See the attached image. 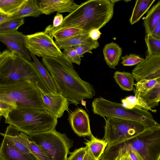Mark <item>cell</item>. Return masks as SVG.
<instances>
[{
	"instance_id": "1f68e13d",
	"label": "cell",
	"mask_w": 160,
	"mask_h": 160,
	"mask_svg": "<svg viewBox=\"0 0 160 160\" xmlns=\"http://www.w3.org/2000/svg\"><path fill=\"white\" fill-rule=\"evenodd\" d=\"M28 147L31 152L38 160H52L47 152L41 146L29 140Z\"/></svg>"
},
{
	"instance_id": "7402d4cb",
	"label": "cell",
	"mask_w": 160,
	"mask_h": 160,
	"mask_svg": "<svg viewBox=\"0 0 160 160\" xmlns=\"http://www.w3.org/2000/svg\"><path fill=\"white\" fill-rule=\"evenodd\" d=\"M138 93L140 97L150 108H155L158 106L160 101V81L151 88Z\"/></svg>"
},
{
	"instance_id": "f1b7e54d",
	"label": "cell",
	"mask_w": 160,
	"mask_h": 160,
	"mask_svg": "<svg viewBox=\"0 0 160 160\" xmlns=\"http://www.w3.org/2000/svg\"><path fill=\"white\" fill-rule=\"evenodd\" d=\"M24 23V18L7 20L0 24V34L17 30L18 28Z\"/></svg>"
},
{
	"instance_id": "f35d334b",
	"label": "cell",
	"mask_w": 160,
	"mask_h": 160,
	"mask_svg": "<svg viewBox=\"0 0 160 160\" xmlns=\"http://www.w3.org/2000/svg\"><path fill=\"white\" fill-rule=\"evenodd\" d=\"M73 47L81 58L83 57V55L85 53H92V50L93 49L92 48L84 46H78Z\"/></svg>"
},
{
	"instance_id": "ee69618b",
	"label": "cell",
	"mask_w": 160,
	"mask_h": 160,
	"mask_svg": "<svg viewBox=\"0 0 160 160\" xmlns=\"http://www.w3.org/2000/svg\"><path fill=\"white\" fill-rule=\"evenodd\" d=\"M10 53V52L8 50H5L1 52L0 55V66L5 59L9 56Z\"/></svg>"
},
{
	"instance_id": "4fadbf2b",
	"label": "cell",
	"mask_w": 160,
	"mask_h": 160,
	"mask_svg": "<svg viewBox=\"0 0 160 160\" xmlns=\"http://www.w3.org/2000/svg\"><path fill=\"white\" fill-rule=\"evenodd\" d=\"M38 88L45 110L57 119L62 116L64 112L68 109L69 102L59 93H46Z\"/></svg>"
},
{
	"instance_id": "52a82bcc",
	"label": "cell",
	"mask_w": 160,
	"mask_h": 160,
	"mask_svg": "<svg viewBox=\"0 0 160 160\" xmlns=\"http://www.w3.org/2000/svg\"><path fill=\"white\" fill-rule=\"evenodd\" d=\"M0 99L15 103L17 107L45 110L39 88L27 82L0 85Z\"/></svg>"
},
{
	"instance_id": "2e32d148",
	"label": "cell",
	"mask_w": 160,
	"mask_h": 160,
	"mask_svg": "<svg viewBox=\"0 0 160 160\" xmlns=\"http://www.w3.org/2000/svg\"><path fill=\"white\" fill-rule=\"evenodd\" d=\"M0 134L22 151L28 153H31L28 147L29 138L28 134L10 125L7 127L4 133Z\"/></svg>"
},
{
	"instance_id": "ab89813d",
	"label": "cell",
	"mask_w": 160,
	"mask_h": 160,
	"mask_svg": "<svg viewBox=\"0 0 160 160\" xmlns=\"http://www.w3.org/2000/svg\"><path fill=\"white\" fill-rule=\"evenodd\" d=\"M63 18L62 14L57 13L54 17L52 25H50L52 28H55L60 26L62 23Z\"/></svg>"
},
{
	"instance_id": "e0dca14e",
	"label": "cell",
	"mask_w": 160,
	"mask_h": 160,
	"mask_svg": "<svg viewBox=\"0 0 160 160\" xmlns=\"http://www.w3.org/2000/svg\"><path fill=\"white\" fill-rule=\"evenodd\" d=\"M0 154L5 160H38L32 154L22 151L5 138L0 147Z\"/></svg>"
},
{
	"instance_id": "9c48e42d",
	"label": "cell",
	"mask_w": 160,
	"mask_h": 160,
	"mask_svg": "<svg viewBox=\"0 0 160 160\" xmlns=\"http://www.w3.org/2000/svg\"><path fill=\"white\" fill-rule=\"evenodd\" d=\"M160 130L136 137L125 142L142 160H160Z\"/></svg>"
},
{
	"instance_id": "ba28073f",
	"label": "cell",
	"mask_w": 160,
	"mask_h": 160,
	"mask_svg": "<svg viewBox=\"0 0 160 160\" xmlns=\"http://www.w3.org/2000/svg\"><path fill=\"white\" fill-rule=\"evenodd\" d=\"M29 138L44 149L52 160H67L73 146L72 141L65 134L57 132L55 128L30 135Z\"/></svg>"
},
{
	"instance_id": "4dcf8cb0",
	"label": "cell",
	"mask_w": 160,
	"mask_h": 160,
	"mask_svg": "<svg viewBox=\"0 0 160 160\" xmlns=\"http://www.w3.org/2000/svg\"><path fill=\"white\" fill-rule=\"evenodd\" d=\"M145 41L148 49V55L160 54V39L154 38L149 34L146 35Z\"/></svg>"
},
{
	"instance_id": "8d00e7d4",
	"label": "cell",
	"mask_w": 160,
	"mask_h": 160,
	"mask_svg": "<svg viewBox=\"0 0 160 160\" xmlns=\"http://www.w3.org/2000/svg\"><path fill=\"white\" fill-rule=\"evenodd\" d=\"M122 61L121 64L124 66H132L138 65L144 59L137 54L131 53L126 55L121 58Z\"/></svg>"
},
{
	"instance_id": "5bb4252c",
	"label": "cell",
	"mask_w": 160,
	"mask_h": 160,
	"mask_svg": "<svg viewBox=\"0 0 160 160\" xmlns=\"http://www.w3.org/2000/svg\"><path fill=\"white\" fill-rule=\"evenodd\" d=\"M68 120L72 129L78 136L90 137L92 135L89 116L82 108H78L71 112Z\"/></svg>"
},
{
	"instance_id": "7dc6e473",
	"label": "cell",
	"mask_w": 160,
	"mask_h": 160,
	"mask_svg": "<svg viewBox=\"0 0 160 160\" xmlns=\"http://www.w3.org/2000/svg\"><path fill=\"white\" fill-rule=\"evenodd\" d=\"M0 160H5L0 154Z\"/></svg>"
},
{
	"instance_id": "d590c367",
	"label": "cell",
	"mask_w": 160,
	"mask_h": 160,
	"mask_svg": "<svg viewBox=\"0 0 160 160\" xmlns=\"http://www.w3.org/2000/svg\"><path fill=\"white\" fill-rule=\"evenodd\" d=\"M17 106L15 103L0 99V116L7 118L11 111Z\"/></svg>"
},
{
	"instance_id": "484cf974",
	"label": "cell",
	"mask_w": 160,
	"mask_h": 160,
	"mask_svg": "<svg viewBox=\"0 0 160 160\" xmlns=\"http://www.w3.org/2000/svg\"><path fill=\"white\" fill-rule=\"evenodd\" d=\"M90 139L85 143L96 160H98L104 153L107 143L103 140H100L94 137L92 134Z\"/></svg>"
},
{
	"instance_id": "30bf717a",
	"label": "cell",
	"mask_w": 160,
	"mask_h": 160,
	"mask_svg": "<svg viewBox=\"0 0 160 160\" xmlns=\"http://www.w3.org/2000/svg\"><path fill=\"white\" fill-rule=\"evenodd\" d=\"M25 45L30 53L42 58L57 57L62 54L53 38L44 32L26 35Z\"/></svg>"
},
{
	"instance_id": "d4e9b609",
	"label": "cell",
	"mask_w": 160,
	"mask_h": 160,
	"mask_svg": "<svg viewBox=\"0 0 160 160\" xmlns=\"http://www.w3.org/2000/svg\"><path fill=\"white\" fill-rule=\"evenodd\" d=\"M132 91L134 93L135 96H130L122 99L121 104L123 106L130 109L138 108L154 112H157L156 110L150 108L145 103L139 96L138 92L134 88Z\"/></svg>"
},
{
	"instance_id": "44dd1931",
	"label": "cell",
	"mask_w": 160,
	"mask_h": 160,
	"mask_svg": "<svg viewBox=\"0 0 160 160\" xmlns=\"http://www.w3.org/2000/svg\"><path fill=\"white\" fill-rule=\"evenodd\" d=\"M30 53L33 61L34 66L46 87L51 92L54 93H58L52 78L48 69L35 55Z\"/></svg>"
},
{
	"instance_id": "74e56055",
	"label": "cell",
	"mask_w": 160,
	"mask_h": 160,
	"mask_svg": "<svg viewBox=\"0 0 160 160\" xmlns=\"http://www.w3.org/2000/svg\"><path fill=\"white\" fill-rule=\"evenodd\" d=\"M88 149V147L87 146L75 149L72 152L70 153L67 160H83Z\"/></svg>"
},
{
	"instance_id": "836d02e7",
	"label": "cell",
	"mask_w": 160,
	"mask_h": 160,
	"mask_svg": "<svg viewBox=\"0 0 160 160\" xmlns=\"http://www.w3.org/2000/svg\"><path fill=\"white\" fill-rule=\"evenodd\" d=\"M63 49L62 54L67 59L72 63L80 65L82 59L73 47H69Z\"/></svg>"
},
{
	"instance_id": "603a6c76",
	"label": "cell",
	"mask_w": 160,
	"mask_h": 160,
	"mask_svg": "<svg viewBox=\"0 0 160 160\" xmlns=\"http://www.w3.org/2000/svg\"><path fill=\"white\" fill-rule=\"evenodd\" d=\"M160 22V1L154 5L148 12L144 21L146 35L150 33Z\"/></svg>"
},
{
	"instance_id": "bcb514c9",
	"label": "cell",
	"mask_w": 160,
	"mask_h": 160,
	"mask_svg": "<svg viewBox=\"0 0 160 160\" xmlns=\"http://www.w3.org/2000/svg\"><path fill=\"white\" fill-rule=\"evenodd\" d=\"M9 16L0 12V24L8 20Z\"/></svg>"
},
{
	"instance_id": "8992f818",
	"label": "cell",
	"mask_w": 160,
	"mask_h": 160,
	"mask_svg": "<svg viewBox=\"0 0 160 160\" xmlns=\"http://www.w3.org/2000/svg\"><path fill=\"white\" fill-rule=\"evenodd\" d=\"M103 118L105 125L103 140L107 143L106 148L155 131L138 122L114 117Z\"/></svg>"
},
{
	"instance_id": "d6986e66",
	"label": "cell",
	"mask_w": 160,
	"mask_h": 160,
	"mask_svg": "<svg viewBox=\"0 0 160 160\" xmlns=\"http://www.w3.org/2000/svg\"><path fill=\"white\" fill-rule=\"evenodd\" d=\"M42 14L37 1L24 0L17 11L9 16L8 20L28 17H37Z\"/></svg>"
},
{
	"instance_id": "7bdbcfd3",
	"label": "cell",
	"mask_w": 160,
	"mask_h": 160,
	"mask_svg": "<svg viewBox=\"0 0 160 160\" xmlns=\"http://www.w3.org/2000/svg\"><path fill=\"white\" fill-rule=\"evenodd\" d=\"M127 145L129 149V155L131 159L132 160H142L137 153L128 145Z\"/></svg>"
},
{
	"instance_id": "f6af8a7d",
	"label": "cell",
	"mask_w": 160,
	"mask_h": 160,
	"mask_svg": "<svg viewBox=\"0 0 160 160\" xmlns=\"http://www.w3.org/2000/svg\"><path fill=\"white\" fill-rule=\"evenodd\" d=\"M83 160H96L88 148Z\"/></svg>"
},
{
	"instance_id": "83f0119b",
	"label": "cell",
	"mask_w": 160,
	"mask_h": 160,
	"mask_svg": "<svg viewBox=\"0 0 160 160\" xmlns=\"http://www.w3.org/2000/svg\"><path fill=\"white\" fill-rule=\"evenodd\" d=\"M24 0H0V12L10 16L15 13Z\"/></svg>"
},
{
	"instance_id": "7c38bea8",
	"label": "cell",
	"mask_w": 160,
	"mask_h": 160,
	"mask_svg": "<svg viewBox=\"0 0 160 160\" xmlns=\"http://www.w3.org/2000/svg\"><path fill=\"white\" fill-rule=\"evenodd\" d=\"M26 35L18 30L0 34V41L11 52L32 62L29 51L25 45Z\"/></svg>"
},
{
	"instance_id": "6da1fadb",
	"label": "cell",
	"mask_w": 160,
	"mask_h": 160,
	"mask_svg": "<svg viewBox=\"0 0 160 160\" xmlns=\"http://www.w3.org/2000/svg\"><path fill=\"white\" fill-rule=\"evenodd\" d=\"M42 62L52 78L58 93L70 103L77 105L84 100L95 95L93 86L80 78L72 63L63 54L57 57L42 58Z\"/></svg>"
},
{
	"instance_id": "f546056e",
	"label": "cell",
	"mask_w": 160,
	"mask_h": 160,
	"mask_svg": "<svg viewBox=\"0 0 160 160\" xmlns=\"http://www.w3.org/2000/svg\"><path fill=\"white\" fill-rule=\"evenodd\" d=\"M85 32H87L79 28H69L58 31L54 34L53 37L55 41H60Z\"/></svg>"
},
{
	"instance_id": "cb8c5ba5",
	"label": "cell",
	"mask_w": 160,
	"mask_h": 160,
	"mask_svg": "<svg viewBox=\"0 0 160 160\" xmlns=\"http://www.w3.org/2000/svg\"><path fill=\"white\" fill-rule=\"evenodd\" d=\"M155 1V0H136L129 20L131 24H133L138 22Z\"/></svg>"
},
{
	"instance_id": "c3c4849f",
	"label": "cell",
	"mask_w": 160,
	"mask_h": 160,
	"mask_svg": "<svg viewBox=\"0 0 160 160\" xmlns=\"http://www.w3.org/2000/svg\"><path fill=\"white\" fill-rule=\"evenodd\" d=\"M1 52H0V55H1Z\"/></svg>"
},
{
	"instance_id": "8fae6325",
	"label": "cell",
	"mask_w": 160,
	"mask_h": 160,
	"mask_svg": "<svg viewBox=\"0 0 160 160\" xmlns=\"http://www.w3.org/2000/svg\"><path fill=\"white\" fill-rule=\"evenodd\" d=\"M136 81L160 78V54H150L132 71Z\"/></svg>"
},
{
	"instance_id": "7a4b0ae2",
	"label": "cell",
	"mask_w": 160,
	"mask_h": 160,
	"mask_svg": "<svg viewBox=\"0 0 160 160\" xmlns=\"http://www.w3.org/2000/svg\"><path fill=\"white\" fill-rule=\"evenodd\" d=\"M114 0H89L79 5L64 18L59 27H47L44 32L53 38L54 34L62 30L76 28L88 32L99 30L111 19L114 13Z\"/></svg>"
},
{
	"instance_id": "b9f144b4",
	"label": "cell",
	"mask_w": 160,
	"mask_h": 160,
	"mask_svg": "<svg viewBox=\"0 0 160 160\" xmlns=\"http://www.w3.org/2000/svg\"><path fill=\"white\" fill-rule=\"evenodd\" d=\"M150 34L154 38L160 39V22L153 29Z\"/></svg>"
},
{
	"instance_id": "277c9868",
	"label": "cell",
	"mask_w": 160,
	"mask_h": 160,
	"mask_svg": "<svg viewBox=\"0 0 160 160\" xmlns=\"http://www.w3.org/2000/svg\"><path fill=\"white\" fill-rule=\"evenodd\" d=\"M10 52L0 66V85L19 81L30 82L46 93L51 92L42 79L33 62Z\"/></svg>"
},
{
	"instance_id": "3957f363",
	"label": "cell",
	"mask_w": 160,
	"mask_h": 160,
	"mask_svg": "<svg viewBox=\"0 0 160 160\" xmlns=\"http://www.w3.org/2000/svg\"><path fill=\"white\" fill-rule=\"evenodd\" d=\"M5 122L30 136L55 128L58 119L45 110L17 107Z\"/></svg>"
},
{
	"instance_id": "ac0fdd59",
	"label": "cell",
	"mask_w": 160,
	"mask_h": 160,
	"mask_svg": "<svg viewBox=\"0 0 160 160\" xmlns=\"http://www.w3.org/2000/svg\"><path fill=\"white\" fill-rule=\"evenodd\" d=\"M55 43L60 49L69 47L78 46H84L96 49L99 46L98 41L91 39L88 33L85 32L78 34L70 38L60 41H55Z\"/></svg>"
},
{
	"instance_id": "9a60e30c",
	"label": "cell",
	"mask_w": 160,
	"mask_h": 160,
	"mask_svg": "<svg viewBox=\"0 0 160 160\" xmlns=\"http://www.w3.org/2000/svg\"><path fill=\"white\" fill-rule=\"evenodd\" d=\"M39 6L42 13L47 15L55 12L57 13L73 12L78 7L73 0H42L39 1Z\"/></svg>"
},
{
	"instance_id": "ffe728a7",
	"label": "cell",
	"mask_w": 160,
	"mask_h": 160,
	"mask_svg": "<svg viewBox=\"0 0 160 160\" xmlns=\"http://www.w3.org/2000/svg\"><path fill=\"white\" fill-rule=\"evenodd\" d=\"M103 53L108 65L111 68L115 69L122 54V48L117 43L112 42L106 44Z\"/></svg>"
},
{
	"instance_id": "60d3db41",
	"label": "cell",
	"mask_w": 160,
	"mask_h": 160,
	"mask_svg": "<svg viewBox=\"0 0 160 160\" xmlns=\"http://www.w3.org/2000/svg\"><path fill=\"white\" fill-rule=\"evenodd\" d=\"M102 33L99 30L94 29L88 32L89 37L92 40L97 41L101 36Z\"/></svg>"
},
{
	"instance_id": "e575fe53",
	"label": "cell",
	"mask_w": 160,
	"mask_h": 160,
	"mask_svg": "<svg viewBox=\"0 0 160 160\" xmlns=\"http://www.w3.org/2000/svg\"><path fill=\"white\" fill-rule=\"evenodd\" d=\"M117 145L119 148L114 157L110 160H132L130 157L129 149L126 142Z\"/></svg>"
},
{
	"instance_id": "5b68a950",
	"label": "cell",
	"mask_w": 160,
	"mask_h": 160,
	"mask_svg": "<svg viewBox=\"0 0 160 160\" xmlns=\"http://www.w3.org/2000/svg\"><path fill=\"white\" fill-rule=\"evenodd\" d=\"M94 114L102 117H114L139 122L150 129L160 130V124L148 111L138 108L128 109L122 104L108 100L100 97L96 98L92 104Z\"/></svg>"
},
{
	"instance_id": "d6a6232c",
	"label": "cell",
	"mask_w": 160,
	"mask_h": 160,
	"mask_svg": "<svg viewBox=\"0 0 160 160\" xmlns=\"http://www.w3.org/2000/svg\"><path fill=\"white\" fill-rule=\"evenodd\" d=\"M160 81V78L151 80H140L134 85L135 89L139 92H144L153 87L159 82Z\"/></svg>"
},
{
	"instance_id": "4316f807",
	"label": "cell",
	"mask_w": 160,
	"mask_h": 160,
	"mask_svg": "<svg viewBox=\"0 0 160 160\" xmlns=\"http://www.w3.org/2000/svg\"><path fill=\"white\" fill-rule=\"evenodd\" d=\"M113 78L122 90H132L135 78L132 73L117 71L114 73Z\"/></svg>"
}]
</instances>
